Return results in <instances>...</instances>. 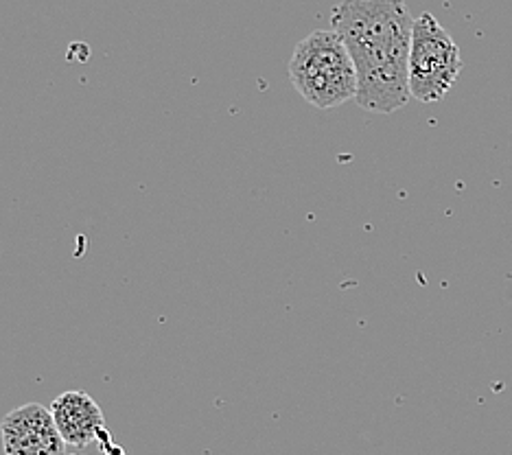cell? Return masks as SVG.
I'll return each instance as SVG.
<instances>
[{"label": "cell", "mask_w": 512, "mask_h": 455, "mask_svg": "<svg viewBox=\"0 0 512 455\" xmlns=\"http://www.w3.org/2000/svg\"><path fill=\"white\" fill-rule=\"evenodd\" d=\"M414 20L405 0H342L331 11V27L353 57L362 110L392 114L412 99Z\"/></svg>", "instance_id": "obj_1"}, {"label": "cell", "mask_w": 512, "mask_h": 455, "mask_svg": "<svg viewBox=\"0 0 512 455\" xmlns=\"http://www.w3.org/2000/svg\"><path fill=\"white\" fill-rule=\"evenodd\" d=\"M287 70L298 95L318 110L337 108L357 95L353 57L333 29L313 31L302 38Z\"/></svg>", "instance_id": "obj_2"}, {"label": "cell", "mask_w": 512, "mask_h": 455, "mask_svg": "<svg viewBox=\"0 0 512 455\" xmlns=\"http://www.w3.org/2000/svg\"><path fill=\"white\" fill-rule=\"evenodd\" d=\"M464 68L460 46L434 14L418 16L412 29L410 95L418 103L432 105L445 99Z\"/></svg>", "instance_id": "obj_3"}, {"label": "cell", "mask_w": 512, "mask_h": 455, "mask_svg": "<svg viewBox=\"0 0 512 455\" xmlns=\"http://www.w3.org/2000/svg\"><path fill=\"white\" fill-rule=\"evenodd\" d=\"M0 440L7 455H66V442L53 414L40 403L11 410L0 423Z\"/></svg>", "instance_id": "obj_4"}, {"label": "cell", "mask_w": 512, "mask_h": 455, "mask_svg": "<svg viewBox=\"0 0 512 455\" xmlns=\"http://www.w3.org/2000/svg\"><path fill=\"white\" fill-rule=\"evenodd\" d=\"M51 414L66 445L88 447L101 436L103 412L90 394L71 390L51 403Z\"/></svg>", "instance_id": "obj_5"}, {"label": "cell", "mask_w": 512, "mask_h": 455, "mask_svg": "<svg viewBox=\"0 0 512 455\" xmlns=\"http://www.w3.org/2000/svg\"><path fill=\"white\" fill-rule=\"evenodd\" d=\"M73 455H79V453H73Z\"/></svg>", "instance_id": "obj_6"}]
</instances>
